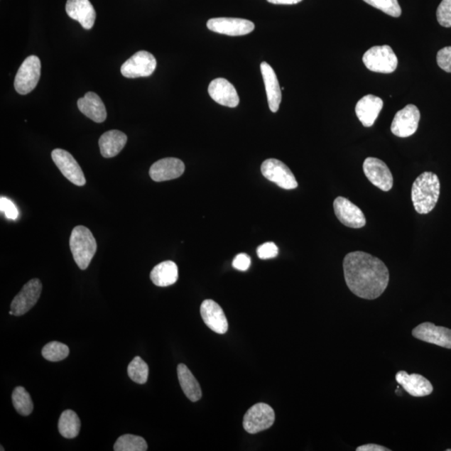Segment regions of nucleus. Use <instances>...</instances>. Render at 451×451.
<instances>
[{
    "label": "nucleus",
    "instance_id": "nucleus-23",
    "mask_svg": "<svg viewBox=\"0 0 451 451\" xmlns=\"http://www.w3.org/2000/svg\"><path fill=\"white\" fill-rule=\"evenodd\" d=\"M77 104L80 112L89 118L90 120L97 123L106 121L107 109L97 94L87 92L84 97L79 99Z\"/></svg>",
    "mask_w": 451,
    "mask_h": 451
},
{
    "label": "nucleus",
    "instance_id": "nucleus-7",
    "mask_svg": "<svg viewBox=\"0 0 451 451\" xmlns=\"http://www.w3.org/2000/svg\"><path fill=\"white\" fill-rule=\"evenodd\" d=\"M156 65L158 63L153 54L141 50L121 65V71L126 78L148 77L153 74Z\"/></svg>",
    "mask_w": 451,
    "mask_h": 451
},
{
    "label": "nucleus",
    "instance_id": "nucleus-31",
    "mask_svg": "<svg viewBox=\"0 0 451 451\" xmlns=\"http://www.w3.org/2000/svg\"><path fill=\"white\" fill-rule=\"evenodd\" d=\"M70 349L67 345L53 341L47 344L42 349V355L50 362H59L68 357Z\"/></svg>",
    "mask_w": 451,
    "mask_h": 451
},
{
    "label": "nucleus",
    "instance_id": "nucleus-40",
    "mask_svg": "<svg viewBox=\"0 0 451 451\" xmlns=\"http://www.w3.org/2000/svg\"><path fill=\"white\" fill-rule=\"evenodd\" d=\"M1 450H4V448H3V446L1 445Z\"/></svg>",
    "mask_w": 451,
    "mask_h": 451
},
{
    "label": "nucleus",
    "instance_id": "nucleus-11",
    "mask_svg": "<svg viewBox=\"0 0 451 451\" xmlns=\"http://www.w3.org/2000/svg\"><path fill=\"white\" fill-rule=\"evenodd\" d=\"M51 156L57 168L66 179L78 187L85 186L87 180L83 170L72 155L65 150L55 149L52 151Z\"/></svg>",
    "mask_w": 451,
    "mask_h": 451
},
{
    "label": "nucleus",
    "instance_id": "nucleus-22",
    "mask_svg": "<svg viewBox=\"0 0 451 451\" xmlns=\"http://www.w3.org/2000/svg\"><path fill=\"white\" fill-rule=\"evenodd\" d=\"M260 69L264 80L269 109L273 113L277 112L282 101V89L279 87L277 75L268 63L261 64Z\"/></svg>",
    "mask_w": 451,
    "mask_h": 451
},
{
    "label": "nucleus",
    "instance_id": "nucleus-30",
    "mask_svg": "<svg viewBox=\"0 0 451 451\" xmlns=\"http://www.w3.org/2000/svg\"><path fill=\"white\" fill-rule=\"evenodd\" d=\"M127 372L132 381L143 384L148 379L149 367L143 359L136 356L128 365Z\"/></svg>",
    "mask_w": 451,
    "mask_h": 451
},
{
    "label": "nucleus",
    "instance_id": "nucleus-36",
    "mask_svg": "<svg viewBox=\"0 0 451 451\" xmlns=\"http://www.w3.org/2000/svg\"><path fill=\"white\" fill-rule=\"evenodd\" d=\"M257 254L260 259H274L278 255V248L274 243H266L259 246Z\"/></svg>",
    "mask_w": 451,
    "mask_h": 451
},
{
    "label": "nucleus",
    "instance_id": "nucleus-39",
    "mask_svg": "<svg viewBox=\"0 0 451 451\" xmlns=\"http://www.w3.org/2000/svg\"><path fill=\"white\" fill-rule=\"evenodd\" d=\"M268 2L273 4H296L303 0H267Z\"/></svg>",
    "mask_w": 451,
    "mask_h": 451
},
{
    "label": "nucleus",
    "instance_id": "nucleus-33",
    "mask_svg": "<svg viewBox=\"0 0 451 451\" xmlns=\"http://www.w3.org/2000/svg\"><path fill=\"white\" fill-rule=\"evenodd\" d=\"M438 21L441 26L451 27V0H442L436 12Z\"/></svg>",
    "mask_w": 451,
    "mask_h": 451
},
{
    "label": "nucleus",
    "instance_id": "nucleus-20",
    "mask_svg": "<svg viewBox=\"0 0 451 451\" xmlns=\"http://www.w3.org/2000/svg\"><path fill=\"white\" fill-rule=\"evenodd\" d=\"M65 11L69 17L78 21L85 30L94 26L97 13L89 0H68Z\"/></svg>",
    "mask_w": 451,
    "mask_h": 451
},
{
    "label": "nucleus",
    "instance_id": "nucleus-41",
    "mask_svg": "<svg viewBox=\"0 0 451 451\" xmlns=\"http://www.w3.org/2000/svg\"><path fill=\"white\" fill-rule=\"evenodd\" d=\"M446 451H451V449L446 450Z\"/></svg>",
    "mask_w": 451,
    "mask_h": 451
},
{
    "label": "nucleus",
    "instance_id": "nucleus-5",
    "mask_svg": "<svg viewBox=\"0 0 451 451\" xmlns=\"http://www.w3.org/2000/svg\"><path fill=\"white\" fill-rule=\"evenodd\" d=\"M41 63L39 57L31 55L23 61L14 80V88L21 94L31 93L39 82Z\"/></svg>",
    "mask_w": 451,
    "mask_h": 451
},
{
    "label": "nucleus",
    "instance_id": "nucleus-4",
    "mask_svg": "<svg viewBox=\"0 0 451 451\" xmlns=\"http://www.w3.org/2000/svg\"><path fill=\"white\" fill-rule=\"evenodd\" d=\"M363 63L373 72L391 74L398 66V59L391 46H374L363 56Z\"/></svg>",
    "mask_w": 451,
    "mask_h": 451
},
{
    "label": "nucleus",
    "instance_id": "nucleus-34",
    "mask_svg": "<svg viewBox=\"0 0 451 451\" xmlns=\"http://www.w3.org/2000/svg\"><path fill=\"white\" fill-rule=\"evenodd\" d=\"M436 60L440 69L445 72L451 73V46L440 50Z\"/></svg>",
    "mask_w": 451,
    "mask_h": 451
},
{
    "label": "nucleus",
    "instance_id": "nucleus-1",
    "mask_svg": "<svg viewBox=\"0 0 451 451\" xmlns=\"http://www.w3.org/2000/svg\"><path fill=\"white\" fill-rule=\"evenodd\" d=\"M343 266L346 284L354 295L374 300L386 291L389 273L381 259L356 251L345 256Z\"/></svg>",
    "mask_w": 451,
    "mask_h": 451
},
{
    "label": "nucleus",
    "instance_id": "nucleus-24",
    "mask_svg": "<svg viewBox=\"0 0 451 451\" xmlns=\"http://www.w3.org/2000/svg\"><path fill=\"white\" fill-rule=\"evenodd\" d=\"M126 142V135L120 131L112 130L104 133L99 140V150L103 158H115L124 148Z\"/></svg>",
    "mask_w": 451,
    "mask_h": 451
},
{
    "label": "nucleus",
    "instance_id": "nucleus-8",
    "mask_svg": "<svg viewBox=\"0 0 451 451\" xmlns=\"http://www.w3.org/2000/svg\"><path fill=\"white\" fill-rule=\"evenodd\" d=\"M42 283L40 279L34 278L28 281L17 294L11 303L9 315L22 316L34 307L40 297Z\"/></svg>",
    "mask_w": 451,
    "mask_h": 451
},
{
    "label": "nucleus",
    "instance_id": "nucleus-6",
    "mask_svg": "<svg viewBox=\"0 0 451 451\" xmlns=\"http://www.w3.org/2000/svg\"><path fill=\"white\" fill-rule=\"evenodd\" d=\"M274 420L275 413L272 407L264 403H256L244 415V430L249 434H257L269 429Z\"/></svg>",
    "mask_w": 451,
    "mask_h": 451
},
{
    "label": "nucleus",
    "instance_id": "nucleus-17",
    "mask_svg": "<svg viewBox=\"0 0 451 451\" xmlns=\"http://www.w3.org/2000/svg\"><path fill=\"white\" fill-rule=\"evenodd\" d=\"M208 93L217 103L222 106L234 108L239 106L240 99L234 85L224 78H217L209 85Z\"/></svg>",
    "mask_w": 451,
    "mask_h": 451
},
{
    "label": "nucleus",
    "instance_id": "nucleus-21",
    "mask_svg": "<svg viewBox=\"0 0 451 451\" xmlns=\"http://www.w3.org/2000/svg\"><path fill=\"white\" fill-rule=\"evenodd\" d=\"M383 106L382 99L373 96V94H367V96L360 99L356 104V116L364 126H372L381 113Z\"/></svg>",
    "mask_w": 451,
    "mask_h": 451
},
{
    "label": "nucleus",
    "instance_id": "nucleus-14",
    "mask_svg": "<svg viewBox=\"0 0 451 451\" xmlns=\"http://www.w3.org/2000/svg\"><path fill=\"white\" fill-rule=\"evenodd\" d=\"M412 335L426 343L451 349V330L448 327L436 326L432 322H426L415 327L412 330Z\"/></svg>",
    "mask_w": 451,
    "mask_h": 451
},
{
    "label": "nucleus",
    "instance_id": "nucleus-15",
    "mask_svg": "<svg viewBox=\"0 0 451 451\" xmlns=\"http://www.w3.org/2000/svg\"><path fill=\"white\" fill-rule=\"evenodd\" d=\"M334 209L337 218L346 227L361 229L366 224V218L363 212L347 198L337 197L334 202Z\"/></svg>",
    "mask_w": 451,
    "mask_h": 451
},
{
    "label": "nucleus",
    "instance_id": "nucleus-19",
    "mask_svg": "<svg viewBox=\"0 0 451 451\" xmlns=\"http://www.w3.org/2000/svg\"><path fill=\"white\" fill-rule=\"evenodd\" d=\"M396 379L411 396L424 397L430 396L433 392V386L421 374H409L406 371H398L396 375Z\"/></svg>",
    "mask_w": 451,
    "mask_h": 451
},
{
    "label": "nucleus",
    "instance_id": "nucleus-16",
    "mask_svg": "<svg viewBox=\"0 0 451 451\" xmlns=\"http://www.w3.org/2000/svg\"><path fill=\"white\" fill-rule=\"evenodd\" d=\"M201 316L205 325L215 333L224 335L229 330V322L222 308L212 299L203 301L200 308Z\"/></svg>",
    "mask_w": 451,
    "mask_h": 451
},
{
    "label": "nucleus",
    "instance_id": "nucleus-29",
    "mask_svg": "<svg viewBox=\"0 0 451 451\" xmlns=\"http://www.w3.org/2000/svg\"><path fill=\"white\" fill-rule=\"evenodd\" d=\"M147 448L148 446L144 438L133 435H121L114 445L115 451H146Z\"/></svg>",
    "mask_w": 451,
    "mask_h": 451
},
{
    "label": "nucleus",
    "instance_id": "nucleus-26",
    "mask_svg": "<svg viewBox=\"0 0 451 451\" xmlns=\"http://www.w3.org/2000/svg\"><path fill=\"white\" fill-rule=\"evenodd\" d=\"M178 376L180 386L189 400L192 402L201 400L202 393L200 384H199L196 378L194 377L192 373L190 371L187 365L184 364L178 365Z\"/></svg>",
    "mask_w": 451,
    "mask_h": 451
},
{
    "label": "nucleus",
    "instance_id": "nucleus-2",
    "mask_svg": "<svg viewBox=\"0 0 451 451\" xmlns=\"http://www.w3.org/2000/svg\"><path fill=\"white\" fill-rule=\"evenodd\" d=\"M440 194L438 175L425 172L413 183L411 198L415 211L420 214H428L436 206Z\"/></svg>",
    "mask_w": 451,
    "mask_h": 451
},
{
    "label": "nucleus",
    "instance_id": "nucleus-25",
    "mask_svg": "<svg viewBox=\"0 0 451 451\" xmlns=\"http://www.w3.org/2000/svg\"><path fill=\"white\" fill-rule=\"evenodd\" d=\"M178 267L173 261H165L151 270V281L158 287H168L178 280Z\"/></svg>",
    "mask_w": 451,
    "mask_h": 451
},
{
    "label": "nucleus",
    "instance_id": "nucleus-9",
    "mask_svg": "<svg viewBox=\"0 0 451 451\" xmlns=\"http://www.w3.org/2000/svg\"><path fill=\"white\" fill-rule=\"evenodd\" d=\"M261 172L265 178L276 183L279 188L293 190L298 188V183L292 170L281 161L268 159L261 167Z\"/></svg>",
    "mask_w": 451,
    "mask_h": 451
},
{
    "label": "nucleus",
    "instance_id": "nucleus-35",
    "mask_svg": "<svg viewBox=\"0 0 451 451\" xmlns=\"http://www.w3.org/2000/svg\"><path fill=\"white\" fill-rule=\"evenodd\" d=\"M0 210L9 220H16L18 217V211L13 202L6 197L0 199Z\"/></svg>",
    "mask_w": 451,
    "mask_h": 451
},
{
    "label": "nucleus",
    "instance_id": "nucleus-28",
    "mask_svg": "<svg viewBox=\"0 0 451 451\" xmlns=\"http://www.w3.org/2000/svg\"><path fill=\"white\" fill-rule=\"evenodd\" d=\"M12 401L14 409L23 416L30 415L34 410L31 395L23 387L18 386L14 388L12 393Z\"/></svg>",
    "mask_w": 451,
    "mask_h": 451
},
{
    "label": "nucleus",
    "instance_id": "nucleus-32",
    "mask_svg": "<svg viewBox=\"0 0 451 451\" xmlns=\"http://www.w3.org/2000/svg\"><path fill=\"white\" fill-rule=\"evenodd\" d=\"M364 1L389 16L398 18L401 16L402 11L398 0H364Z\"/></svg>",
    "mask_w": 451,
    "mask_h": 451
},
{
    "label": "nucleus",
    "instance_id": "nucleus-27",
    "mask_svg": "<svg viewBox=\"0 0 451 451\" xmlns=\"http://www.w3.org/2000/svg\"><path fill=\"white\" fill-rule=\"evenodd\" d=\"M61 435L66 439H74L78 436L80 430V420L73 411H65L61 414L58 424Z\"/></svg>",
    "mask_w": 451,
    "mask_h": 451
},
{
    "label": "nucleus",
    "instance_id": "nucleus-38",
    "mask_svg": "<svg viewBox=\"0 0 451 451\" xmlns=\"http://www.w3.org/2000/svg\"><path fill=\"white\" fill-rule=\"evenodd\" d=\"M384 446L376 445V444H368L359 446L356 451H391Z\"/></svg>",
    "mask_w": 451,
    "mask_h": 451
},
{
    "label": "nucleus",
    "instance_id": "nucleus-3",
    "mask_svg": "<svg viewBox=\"0 0 451 451\" xmlns=\"http://www.w3.org/2000/svg\"><path fill=\"white\" fill-rule=\"evenodd\" d=\"M70 248L75 263L80 269L85 270L97 253V244L87 227L77 226L71 232Z\"/></svg>",
    "mask_w": 451,
    "mask_h": 451
},
{
    "label": "nucleus",
    "instance_id": "nucleus-10",
    "mask_svg": "<svg viewBox=\"0 0 451 451\" xmlns=\"http://www.w3.org/2000/svg\"><path fill=\"white\" fill-rule=\"evenodd\" d=\"M420 112L415 104H408L396 113L391 125L393 135L406 138L414 135L419 126Z\"/></svg>",
    "mask_w": 451,
    "mask_h": 451
},
{
    "label": "nucleus",
    "instance_id": "nucleus-18",
    "mask_svg": "<svg viewBox=\"0 0 451 451\" xmlns=\"http://www.w3.org/2000/svg\"><path fill=\"white\" fill-rule=\"evenodd\" d=\"M185 172L183 161L178 158H168L161 159L150 168V177L154 182H165V180L178 178Z\"/></svg>",
    "mask_w": 451,
    "mask_h": 451
},
{
    "label": "nucleus",
    "instance_id": "nucleus-37",
    "mask_svg": "<svg viewBox=\"0 0 451 451\" xmlns=\"http://www.w3.org/2000/svg\"><path fill=\"white\" fill-rule=\"evenodd\" d=\"M251 265V259L249 255L245 254H240L236 256V258L232 262L234 268L239 271H246L249 268Z\"/></svg>",
    "mask_w": 451,
    "mask_h": 451
},
{
    "label": "nucleus",
    "instance_id": "nucleus-12",
    "mask_svg": "<svg viewBox=\"0 0 451 451\" xmlns=\"http://www.w3.org/2000/svg\"><path fill=\"white\" fill-rule=\"evenodd\" d=\"M364 175L374 186L384 192L391 191L393 179L391 170L381 159L368 158L363 164Z\"/></svg>",
    "mask_w": 451,
    "mask_h": 451
},
{
    "label": "nucleus",
    "instance_id": "nucleus-13",
    "mask_svg": "<svg viewBox=\"0 0 451 451\" xmlns=\"http://www.w3.org/2000/svg\"><path fill=\"white\" fill-rule=\"evenodd\" d=\"M207 26L213 32L229 36L249 35L255 28L253 22L237 18H211L207 21Z\"/></svg>",
    "mask_w": 451,
    "mask_h": 451
}]
</instances>
